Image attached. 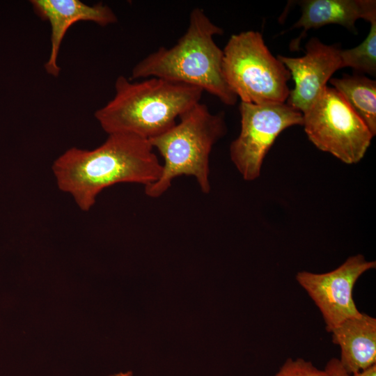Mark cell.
I'll use <instances>...</instances> for the list:
<instances>
[{"label":"cell","mask_w":376,"mask_h":376,"mask_svg":"<svg viewBox=\"0 0 376 376\" xmlns=\"http://www.w3.org/2000/svg\"><path fill=\"white\" fill-rule=\"evenodd\" d=\"M340 51L334 45L312 38L306 45L304 56L279 55L277 58L287 68L295 82L286 104L302 114L306 112L327 86L332 75L342 68Z\"/></svg>","instance_id":"9c48e42d"},{"label":"cell","mask_w":376,"mask_h":376,"mask_svg":"<svg viewBox=\"0 0 376 376\" xmlns=\"http://www.w3.org/2000/svg\"><path fill=\"white\" fill-rule=\"evenodd\" d=\"M162 170L149 140L125 133L108 134L92 150L70 148L52 165L58 187L83 211L93 206L103 189L124 182L146 187L159 179Z\"/></svg>","instance_id":"6da1fadb"},{"label":"cell","mask_w":376,"mask_h":376,"mask_svg":"<svg viewBox=\"0 0 376 376\" xmlns=\"http://www.w3.org/2000/svg\"><path fill=\"white\" fill-rule=\"evenodd\" d=\"M110 376H132V374L131 372H127V373H118V374H116V375H110Z\"/></svg>","instance_id":"ac0fdd59"},{"label":"cell","mask_w":376,"mask_h":376,"mask_svg":"<svg viewBox=\"0 0 376 376\" xmlns=\"http://www.w3.org/2000/svg\"><path fill=\"white\" fill-rule=\"evenodd\" d=\"M226 133L224 113H213L201 102L180 116L169 130L149 139L164 159L159 179L145 187V193L157 198L181 175L196 178L201 190L208 194L210 155L214 145Z\"/></svg>","instance_id":"277c9868"},{"label":"cell","mask_w":376,"mask_h":376,"mask_svg":"<svg viewBox=\"0 0 376 376\" xmlns=\"http://www.w3.org/2000/svg\"><path fill=\"white\" fill-rule=\"evenodd\" d=\"M370 31L366 38L355 47L341 49V67H350L359 73H376V18L370 22Z\"/></svg>","instance_id":"5bb4252c"},{"label":"cell","mask_w":376,"mask_h":376,"mask_svg":"<svg viewBox=\"0 0 376 376\" xmlns=\"http://www.w3.org/2000/svg\"><path fill=\"white\" fill-rule=\"evenodd\" d=\"M222 72L230 89L242 102L283 103L289 95L290 72L272 54L258 31L230 36L223 49Z\"/></svg>","instance_id":"5b68a950"},{"label":"cell","mask_w":376,"mask_h":376,"mask_svg":"<svg viewBox=\"0 0 376 376\" xmlns=\"http://www.w3.org/2000/svg\"><path fill=\"white\" fill-rule=\"evenodd\" d=\"M327 376H350L344 369L338 358L329 360L324 368Z\"/></svg>","instance_id":"2e32d148"},{"label":"cell","mask_w":376,"mask_h":376,"mask_svg":"<svg viewBox=\"0 0 376 376\" xmlns=\"http://www.w3.org/2000/svg\"><path fill=\"white\" fill-rule=\"evenodd\" d=\"M115 95L95 117L108 134L125 133L148 140L171 128L181 115L201 102L196 86L150 77L133 81L120 75Z\"/></svg>","instance_id":"7a4b0ae2"},{"label":"cell","mask_w":376,"mask_h":376,"mask_svg":"<svg viewBox=\"0 0 376 376\" xmlns=\"http://www.w3.org/2000/svg\"><path fill=\"white\" fill-rule=\"evenodd\" d=\"M222 33L203 9L193 8L187 29L178 42L141 59L132 68L130 79L156 77L182 83L201 88L226 105H234L237 97L224 79L223 50L214 40Z\"/></svg>","instance_id":"3957f363"},{"label":"cell","mask_w":376,"mask_h":376,"mask_svg":"<svg viewBox=\"0 0 376 376\" xmlns=\"http://www.w3.org/2000/svg\"><path fill=\"white\" fill-rule=\"evenodd\" d=\"M375 267V261L357 254L332 271H301L295 279L320 310L326 330L330 333L343 321L361 315L353 299V288L363 273Z\"/></svg>","instance_id":"ba28073f"},{"label":"cell","mask_w":376,"mask_h":376,"mask_svg":"<svg viewBox=\"0 0 376 376\" xmlns=\"http://www.w3.org/2000/svg\"><path fill=\"white\" fill-rule=\"evenodd\" d=\"M350 376H376V364L364 370L355 372L351 374Z\"/></svg>","instance_id":"e0dca14e"},{"label":"cell","mask_w":376,"mask_h":376,"mask_svg":"<svg viewBox=\"0 0 376 376\" xmlns=\"http://www.w3.org/2000/svg\"><path fill=\"white\" fill-rule=\"evenodd\" d=\"M31 4L36 14L50 24L51 49L44 66L45 71L55 77L61 71L58 63L60 47L72 24L88 21L104 26L118 20L112 9L102 3L91 6L79 0H31Z\"/></svg>","instance_id":"30bf717a"},{"label":"cell","mask_w":376,"mask_h":376,"mask_svg":"<svg viewBox=\"0 0 376 376\" xmlns=\"http://www.w3.org/2000/svg\"><path fill=\"white\" fill-rule=\"evenodd\" d=\"M302 115L304 131L317 148L347 164L364 157L373 135L333 87L327 86Z\"/></svg>","instance_id":"8992f818"},{"label":"cell","mask_w":376,"mask_h":376,"mask_svg":"<svg viewBox=\"0 0 376 376\" xmlns=\"http://www.w3.org/2000/svg\"><path fill=\"white\" fill-rule=\"evenodd\" d=\"M298 3L301 15L290 29L303 28V31L292 40L290 49L292 51L299 49L301 40L311 29L338 24L357 33V20L363 19L370 22L376 18L375 0H304Z\"/></svg>","instance_id":"8fae6325"},{"label":"cell","mask_w":376,"mask_h":376,"mask_svg":"<svg viewBox=\"0 0 376 376\" xmlns=\"http://www.w3.org/2000/svg\"><path fill=\"white\" fill-rule=\"evenodd\" d=\"M272 376H327L324 369L318 368L311 361L302 358H288Z\"/></svg>","instance_id":"9a60e30c"},{"label":"cell","mask_w":376,"mask_h":376,"mask_svg":"<svg viewBox=\"0 0 376 376\" xmlns=\"http://www.w3.org/2000/svg\"><path fill=\"white\" fill-rule=\"evenodd\" d=\"M330 333L332 342L340 350L338 359L350 375L376 364L375 318L361 312Z\"/></svg>","instance_id":"7c38bea8"},{"label":"cell","mask_w":376,"mask_h":376,"mask_svg":"<svg viewBox=\"0 0 376 376\" xmlns=\"http://www.w3.org/2000/svg\"><path fill=\"white\" fill-rule=\"evenodd\" d=\"M330 84L367 126L376 134V81L366 76L344 75Z\"/></svg>","instance_id":"4fadbf2b"},{"label":"cell","mask_w":376,"mask_h":376,"mask_svg":"<svg viewBox=\"0 0 376 376\" xmlns=\"http://www.w3.org/2000/svg\"><path fill=\"white\" fill-rule=\"evenodd\" d=\"M241 129L230 146V157L242 178L260 176L265 155L288 127L303 125L302 113L286 102L256 104L240 102Z\"/></svg>","instance_id":"52a82bcc"}]
</instances>
